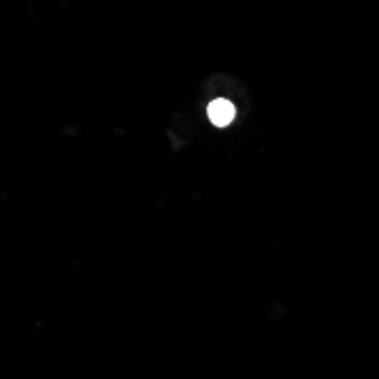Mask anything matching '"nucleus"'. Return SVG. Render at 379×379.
I'll list each match as a JSON object with an SVG mask.
<instances>
[{"label":"nucleus","mask_w":379,"mask_h":379,"mask_svg":"<svg viewBox=\"0 0 379 379\" xmlns=\"http://www.w3.org/2000/svg\"><path fill=\"white\" fill-rule=\"evenodd\" d=\"M207 114H209V120H212L216 128H227L232 120H234L237 109H234V105H232L229 100H225V98H218V100H214L209 105Z\"/></svg>","instance_id":"1"}]
</instances>
